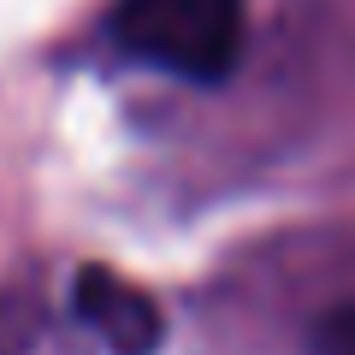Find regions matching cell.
Masks as SVG:
<instances>
[{
  "label": "cell",
  "instance_id": "obj_1",
  "mask_svg": "<svg viewBox=\"0 0 355 355\" xmlns=\"http://www.w3.org/2000/svg\"><path fill=\"white\" fill-rule=\"evenodd\" d=\"M113 36L172 77L219 83L243 53V0H119Z\"/></svg>",
  "mask_w": 355,
  "mask_h": 355
},
{
  "label": "cell",
  "instance_id": "obj_2",
  "mask_svg": "<svg viewBox=\"0 0 355 355\" xmlns=\"http://www.w3.org/2000/svg\"><path fill=\"white\" fill-rule=\"evenodd\" d=\"M77 314L113 355H154L166 343V314L142 284L119 279L113 266H83L77 272Z\"/></svg>",
  "mask_w": 355,
  "mask_h": 355
},
{
  "label": "cell",
  "instance_id": "obj_3",
  "mask_svg": "<svg viewBox=\"0 0 355 355\" xmlns=\"http://www.w3.org/2000/svg\"><path fill=\"white\" fill-rule=\"evenodd\" d=\"M42 302L36 291H0V355H24L36 343Z\"/></svg>",
  "mask_w": 355,
  "mask_h": 355
},
{
  "label": "cell",
  "instance_id": "obj_4",
  "mask_svg": "<svg viewBox=\"0 0 355 355\" xmlns=\"http://www.w3.org/2000/svg\"><path fill=\"white\" fill-rule=\"evenodd\" d=\"M308 349H314V355H355V302L320 314L314 331H308Z\"/></svg>",
  "mask_w": 355,
  "mask_h": 355
}]
</instances>
